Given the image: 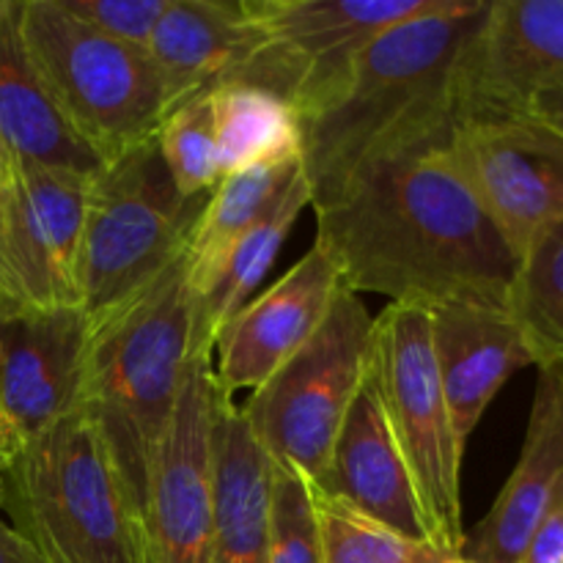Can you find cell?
I'll return each mask as SVG.
<instances>
[{
  "label": "cell",
  "instance_id": "38",
  "mask_svg": "<svg viewBox=\"0 0 563 563\" xmlns=\"http://www.w3.org/2000/svg\"><path fill=\"white\" fill-rule=\"evenodd\" d=\"M550 121H555V124H559L561 130H563V115H561V119H550Z\"/></svg>",
  "mask_w": 563,
  "mask_h": 563
},
{
  "label": "cell",
  "instance_id": "9",
  "mask_svg": "<svg viewBox=\"0 0 563 563\" xmlns=\"http://www.w3.org/2000/svg\"><path fill=\"white\" fill-rule=\"evenodd\" d=\"M449 0H242L258 44L231 82L278 93L297 119L317 110L379 33Z\"/></svg>",
  "mask_w": 563,
  "mask_h": 563
},
{
  "label": "cell",
  "instance_id": "5",
  "mask_svg": "<svg viewBox=\"0 0 563 563\" xmlns=\"http://www.w3.org/2000/svg\"><path fill=\"white\" fill-rule=\"evenodd\" d=\"M20 22L49 104L99 163L157 137L165 104L146 49L102 36L60 0H22Z\"/></svg>",
  "mask_w": 563,
  "mask_h": 563
},
{
  "label": "cell",
  "instance_id": "29",
  "mask_svg": "<svg viewBox=\"0 0 563 563\" xmlns=\"http://www.w3.org/2000/svg\"><path fill=\"white\" fill-rule=\"evenodd\" d=\"M170 0H60L71 16L102 36L146 49Z\"/></svg>",
  "mask_w": 563,
  "mask_h": 563
},
{
  "label": "cell",
  "instance_id": "24",
  "mask_svg": "<svg viewBox=\"0 0 563 563\" xmlns=\"http://www.w3.org/2000/svg\"><path fill=\"white\" fill-rule=\"evenodd\" d=\"M220 179L267 163H300L302 132L295 108L278 93L247 82L209 91Z\"/></svg>",
  "mask_w": 563,
  "mask_h": 563
},
{
  "label": "cell",
  "instance_id": "25",
  "mask_svg": "<svg viewBox=\"0 0 563 563\" xmlns=\"http://www.w3.org/2000/svg\"><path fill=\"white\" fill-rule=\"evenodd\" d=\"M509 313L537 368L563 366V218L544 225L520 256Z\"/></svg>",
  "mask_w": 563,
  "mask_h": 563
},
{
  "label": "cell",
  "instance_id": "35",
  "mask_svg": "<svg viewBox=\"0 0 563 563\" xmlns=\"http://www.w3.org/2000/svg\"><path fill=\"white\" fill-rule=\"evenodd\" d=\"M440 563H473L467 555H449V559H443Z\"/></svg>",
  "mask_w": 563,
  "mask_h": 563
},
{
  "label": "cell",
  "instance_id": "20",
  "mask_svg": "<svg viewBox=\"0 0 563 563\" xmlns=\"http://www.w3.org/2000/svg\"><path fill=\"white\" fill-rule=\"evenodd\" d=\"M212 563H269L273 460L253 438L234 396L214 401Z\"/></svg>",
  "mask_w": 563,
  "mask_h": 563
},
{
  "label": "cell",
  "instance_id": "34",
  "mask_svg": "<svg viewBox=\"0 0 563 563\" xmlns=\"http://www.w3.org/2000/svg\"><path fill=\"white\" fill-rule=\"evenodd\" d=\"M11 460H14V454H11V449H9V445H5L3 434H0V473H3L5 467L11 465Z\"/></svg>",
  "mask_w": 563,
  "mask_h": 563
},
{
  "label": "cell",
  "instance_id": "3",
  "mask_svg": "<svg viewBox=\"0 0 563 563\" xmlns=\"http://www.w3.org/2000/svg\"><path fill=\"white\" fill-rule=\"evenodd\" d=\"M196 350L187 247L152 286L88 335L75 410L99 429L141 517L154 454Z\"/></svg>",
  "mask_w": 563,
  "mask_h": 563
},
{
  "label": "cell",
  "instance_id": "8",
  "mask_svg": "<svg viewBox=\"0 0 563 563\" xmlns=\"http://www.w3.org/2000/svg\"><path fill=\"white\" fill-rule=\"evenodd\" d=\"M372 372L434 548L462 555L467 544L462 528L465 443L445 405L427 308L388 302V308L374 317Z\"/></svg>",
  "mask_w": 563,
  "mask_h": 563
},
{
  "label": "cell",
  "instance_id": "27",
  "mask_svg": "<svg viewBox=\"0 0 563 563\" xmlns=\"http://www.w3.org/2000/svg\"><path fill=\"white\" fill-rule=\"evenodd\" d=\"M157 148L181 196L201 198L220 181L209 93L170 110L157 130Z\"/></svg>",
  "mask_w": 563,
  "mask_h": 563
},
{
  "label": "cell",
  "instance_id": "19",
  "mask_svg": "<svg viewBox=\"0 0 563 563\" xmlns=\"http://www.w3.org/2000/svg\"><path fill=\"white\" fill-rule=\"evenodd\" d=\"M256 44L258 31L242 0H170L146 47L165 115L234 80Z\"/></svg>",
  "mask_w": 563,
  "mask_h": 563
},
{
  "label": "cell",
  "instance_id": "13",
  "mask_svg": "<svg viewBox=\"0 0 563 563\" xmlns=\"http://www.w3.org/2000/svg\"><path fill=\"white\" fill-rule=\"evenodd\" d=\"M443 157L454 165L517 253L563 218V130L539 115L456 124Z\"/></svg>",
  "mask_w": 563,
  "mask_h": 563
},
{
  "label": "cell",
  "instance_id": "39",
  "mask_svg": "<svg viewBox=\"0 0 563 563\" xmlns=\"http://www.w3.org/2000/svg\"><path fill=\"white\" fill-rule=\"evenodd\" d=\"M0 212H3V190H0Z\"/></svg>",
  "mask_w": 563,
  "mask_h": 563
},
{
  "label": "cell",
  "instance_id": "37",
  "mask_svg": "<svg viewBox=\"0 0 563 563\" xmlns=\"http://www.w3.org/2000/svg\"><path fill=\"white\" fill-rule=\"evenodd\" d=\"M0 313H11V311H9V308H5V306H3V300H0Z\"/></svg>",
  "mask_w": 563,
  "mask_h": 563
},
{
  "label": "cell",
  "instance_id": "14",
  "mask_svg": "<svg viewBox=\"0 0 563 563\" xmlns=\"http://www.w3.org/2000/svg\"><path fill=\"white\" fill-rule=\"evenodd\" d=\"M344 289L339 269L313 242L273 286L225 322L212 346L214 383L223 394L256 390L319 330Z\"/></svg>",
  "mask_w": 563,
  "mask_h": 563
},
{
  "label": "cell",
  "instance_id": "10",
  "mask_svg": "<svg viewBox=\"0 0 563 563\" xmlns=\"http://www.w3.org/2000/svg\"><path fill=\"white\" fill-rule=\"evenodd\" d=\"M93 176L16 159L0 212V300L9 311L80 308L77 264Z\"/></svg>",
  "mask_w": 563,
  "mask_h": 563
},
{
  "label": "cell",
  "instance_id": "36",
  "mask_svg": "<svg viewBox=\"0 0 563 563\" xmlns=\"http://www.w3.org/2000/svg\"><path fill=\"white\" fill-rule=\"evenodd\" d=\"M0 511H3V478H0Z\"/></svg>",
  "mask_w": 563,
  "mask_h": 563
},
{
  "label": "cell",
  "instance_id": "31",
  "mask_svg": "<svg viewBox=\"0 0 563 563\" xmlns=\"http://www.w3.org/2000/svg\"><path fill=\"white\" fill-rule=\"evenodd\" d=\"M0 563H47L0 515Z\"/></svg>",
  "mask_w": 563,
  "mask_h": 563
},
{
  "label": "cell",
  "instance_id": "26",
  "mask_svg": "<svg viewBox=\"0 0 563 563\" xmlns=\"http://www.w3.org/2000/svg\"><path fill=\"white\" fill-rule=\"evenodd\" d=\"M322 563H440L449 559L434 544L390 531L344 500L311 493Z\"/></svg>",
  "mask_w": 563,
  "mask_h": 563
},
{
  "label": "cell",
  "instance_id": "1",
  "mask_svg": "<svg viewBox=\"0 0 563 563\" xmlns=\"http://www.w3.org/2000/svg\"><path fill=\"white\" fill-rule=\"evenodd\" d=\"M313 214L317 245L355 295L509 311L520 258L443 148L363 170Z\"/></svg>",
  "mask_w": 563,
  "mask_h": 563
},
{
  "label": "cell",
  "instance_id": "28",
  "mask_svg": "<svg viewBox=\"0 0 563 563\" xmlns=\"http://www.w3.org/2000/svg\"><path fill=\"white\" fill-rule=\"evenodd\" d=\"M269 563H322L311 489L273 462V544Z\"/></svg>",
  "mask_w": 563,
  "mask_h": 563
},
{
  "label": "cell",
  "instance_id": "11",
  "mask_svg": "<svg viewBox=\"0 0 563 563\" xmlns=\"http://www.w3.org/2000/svg\"><path fill=\"white\" fill-rule=\"evenodd\" d=\"M214 401L212 350L198 346L152 462L143 509L146 563H212Z\"/></svg>",
  "mask_w": 563,
  "mask_h": 563
},
{
  "label": "cell",
  "instance_id": "21",
  "mask_svg": "<svg viewBox=\"0 0 563 563\" xmlns=\"http://www.w3.org/2000/svg\"><path fill=\"white\" fill-rule=\"evenodd\" d=\"M22 0H0V135L16 159L93 176L102 163L60 121L22 38Z\"/></svg>",
  "mask_w": 563,
  "mask_h": 563
},
{
  "label": "cell",
  "instance_id": "40",
  "mask_svg": "<svg viewBox=\"0 0 563 563\" xmlns=\"http://www.w3.org/2000/svg\"><path fill=\"white\" fill-rule=\"evenodd\" d=\"M553 368H559V372H561V374H563V366H553Z\"/></svg>",
  "mask_w": 563,
  "mask_h": 563
},
{
  "label": "cell",
  "instance_id": "22",
  "mask_svg": "<svg viewBox=\"0 0 563 563\" xmlns=\"http://www.w3.org/2000/svg\"><path fill=\"white\" fill-rule=\"evenodd\" d=\"M306 207H311L306 174H297L275 207L258 220L253 229L242 234V240L231 247L207 289L196 297V344L212 350L214 339L225 328L231 317L253 297L273 269L286 236L295 229L297 218Z\"/></svg>",
  "mask_w": 563,
  "mask_h": 563
},
{
  "label": "cell",
  "instance_id": "7",
  "mask_svg": "<svg viewBox=\"0 0 563 563\" xmlns=\"http://www.w3.org/2000/svg\"><path fill=\"white\" fill-rule=\"evenodd\" d=\"M372 335L374 317L344 286L302 350L240 405L264 454L311 493L328 484L335 438L372 361Z\"/></svg>",
  "mask_w": 563,
  "mask_h": 563
},
{
  "label": "cell",
  "instance_id": "33",
  "mask_svg": "<svg viewBox=\"0 0 563 563\" xmlns=\"http://www.w3.org/2000/svg\"><path fill=\"white\" fill-rule=\"evenodd\" d=\"M14 168H16L14 152H11L9 143H5L3 135H0V190H3V187L11 181V176H14Z\"/></svg>",
  "mask_w": 563,
  "mask_h": 563
},
{
  "label": "cell",
  "instance_id": "12",
  "mask_svg": "<svg viewBox=\"0 0 563 563\" xmlns=\"http://www.w3.org/2000/svg\"><path fill=\"white\" fill-rule=\"evenodd\" d=\"M563 86V0H487L451 71L456 124L533 115Z\"/></svg>",
  "mask_w": 563,
  "mask_h": 563
},
{
  "label": "cell",
  "instance_id": "17",
  "mask_svg": "<svg viewBox=\"0 0 563 563\" xmlns=\"http://www.w3.org/2000/svg\"><path fill=\"white\" fill-rule=\"evenodd\" d=\"M563 482V374L539 368L520 460L465 544L473 563H520L533 528Z\"/></svg>",
  "mask_w": 563,
  "mask_h": 563
},
{
  "label": "cell",
  "instance_id": "6",
  "mask_svg": "<svg viewBox=\"0 0 563 563\" xmlns=\"http://www.w3.org/2000/svg\"><path fill=\"white\" fill-rule=\"evenodd\" d=\"M203 203L207 196H181L157 137L102 165L88 190L77 264V302L88 330L135 300L185 253Z\"/></svg>",
  "mask_w": 563,
  "mask_h": 563
},
{
  "label": "cell",
  "instance_id": "32",
  "mask_svg": "<svg viewBox=\"0 0 563 563\" xmlns=\"http://www.w3.org/2000/svg\"><path fill=\"white\" fill-rule=\"evenodd\" d=\"M533 115L539 119H561L563 115V86L555 91L544 93L537 104H533Z\"/></svg>",
  "mask_w": 563,
  "mask_h": 563
},
{
  "label": "cell",
  "instance_id": "23",
  "mask_svg": "<svg viewBox=\"0 0 563 563\" xmlns=\"http://www.w3.org/2000/svg\"><path fill=\"white\" fill-rule=\"evenodd\" d=\"M302 163H267L223 176L207 196L187 242V280L201 295L231 247L275 207Z\"/></svg>",
  "mask_w": 563,
  "mask_h": 563
},
{
  "label": "cell",
  "instance_id": "4",
  "mask_svg": "<svg viewBox=\"0 0 563 563\" xmlns=\"http://www.w3.org/2000/svg\"><path fill=\"white\" fill-rule=\"evenodd\" d=\"M0 478L9 526L47 563H146L141 509L86 412L44 429Z\"/></svg>",
  "mask_w": 563,
  "mask_h": 563
},
{
  "label": "cell",
  "instance_id": "15",
  "mask_svg": "<svg viewBox=\"0 0 563 563\" xmlns=\"http://www.w3.org/2000/svg\"><path fill=\"white\" fill-rule=\"evenodd\" d=\"M88 335L80 308L0 313V434L14 456L77 407Z\"/></svg>",
  "mask_w": 563,
  "mask_h": 563
},
{
  "label": "cell",
  "instance_id": "2",
  "mask_svg": "<svg viewBox=\"0 0 563 563\" xmlns=\"http://www.w3.org/2000/svg\"><path fill=\"white\" fill-rule=\"evenodd\" d=\"M487 0H449L440 11L379 33L333 93L300 119L311 207L333 201L363 170L416 157L454 132L451 71Z\"/></svg>",
  "mask_w": 563,
  "mask_h": 563
},
{
  "label": "cell",
  "instance_id": "16",
  "mask_svg": "<svg viewBox=\"0 0 563 563\" xmlns=\"http://www.w3.org/2000/svg\"><path fill=\"white\" fill-rule=\"evenodd\" d=\"M319 495L344 500L346 506L383 522L390 531L434 544L427 515L385 412L372 361L339 429L330 456L328 484Z\"/></svg>",
  "mask_w": 563,
  "mask_h": 563
},
{
  "label": "cell",
  "instance_id": "18",
  "mask_svg": "<svg viewBox=\"0 0 563 563\" xmlns=\"http://www.w3.org/2000/svg\"><path fill=\"white\" fill-rule=\"evenodd\" d=\"M429 317L445 405L456 434L467 445L511 374L533 366L531 352L520 324L504 308L443 306Z\"/></svg>",
  "mask_w": 563,
  "mask_h": 563
},
{
  "label": "cell",
  "instance_id": "30",
  "mask_svg": "<svg viewBox=\"0 0 563 563\" xmlns=\"http://www.w3.org/2000/svg\"><path fill=\"white\" fill-rule=\"evenodd\" d=\"M520 563H563V482L533 528Z\"/></svg>",
  "mask_w": 563,
  "mask_h": 563
}]
</instances>
